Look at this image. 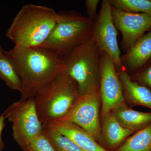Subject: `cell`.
I'll return each mask as SVG.
<instances>
[{
	"label": "cell",
	"instance_id": "52a82bcc",
	"mask_svg": "<svg viewBox=\"0 0 151 151\" xmlns=\"http://www.w3.org/2000/svg\"><path fill=\"white\" fill-rule=\"evenodd\" d=\"M100 103V89L79 96L70 111L56 122H70L76 124L86 131L100 145L101 139V126L99 119Z\"/></svg>",
	"mask_w": 151,
	"mask_h": 151
},
{
	"label": "cell",
	"instance_id": "6da1fadb",
	"mask_svg": "<svg viewBox=\"0 0 151 151\" xmlns=\"http://www.w3.org/2000/svg\"><path fill=\"white\" fill-rule=\"evenodd\" d=\"M4 53L21 80V100L35 97L63 70V57L45 47L14 46Z\"/></svg>",
	"mask_w": 151,
	"mask_h": 151
},
{
	"label": "cell",
	"instance_id": "9c48e42d",
	"mask_svg": "<svg viewBox=\"0 0 151 151\" xmlns=\"http://www.w3.org/2000/svg\"><path fill=\"white\" fill-rule=\"evenodd\" d=\"M112 58L105 52L100 58V92L102 117L125 101L123 85Z\"/></svg>",
	"mask_w": 151,
	"mask_h": 151
},
{
	"label": "cell",
	"instance_id": "8fae6325",
	"mask_svg": "<svg viewBox=\"0 0 151 151\" xmlns=\"http://www.w3.org/2000/svg\"><path fill=\"white\" fill-rule=\"evenodd\" d=\"M100 145L108 151H115L135 132L122 126L112 113L102 117Z\"/></svg>",
	"mask_w": 151,
	"mask_h": 151
},
{
	"label": "cell",
	"instance_id": "5b68a950",
	"mask_svg": "<svg viewBox=\"0 0 151 151\" xmlns=\"http://www.w3.org/2000/svg\"><path fill=\"white\" fill-rule=\"evenodd\" d=\"M58 13V19L51 33L40 47L63 57L92 36L94 22L76 12Z\"/></svg>",
	"mask_w": 151,
	"mask_h": 151
},
{
	"label": "cell",
	"instance_id": "ffe728a7",
	"mask_svg": "<svg viewBox=\"0 0 151 151\" xmlns=\"http://www.w3.org/2000/svg\"><path fill=\"white\" fill-rule=\"evenodd\" d=\"M24 151H56L48 139L43 134L32 139Z\"/></svg>",
	"mask_w": 151,
	"mask_h": 151
},
{
	"label": "cell",
	"instance_id": "9a60e30c",
	"mask_svg": "<svg viewBox=\"0 0 151 151\" xmlns=\"http://www.w3.org/2000/svg\"><path fill=\"white\" fill-rule=\"evenodd\" d=\"M118 73L123 85L125 100L132 105H141L151 109L150 90L132 81L126 71L120 70Z\"/></svg>",
	"mask_w": 151,
	"mask_h": 151
},
{
	"label": "cell",
	"instance_id": "e0dca14e",
	"mask_svg": "<svg viewBox=\"0 0 151 151\" xmlns=\"http://www.w3.org/2000/svg\"><path fill=\"white\" fill-rule=\"evenodd\" d=\"M0 78L10 89L21 93V80L13 64L4 52L0 54Z\"/></svg>",
	"mask_w": 151,
	"mask_h": 151
},
{
	"label": "cell",
	"instance_id": "ac0fdd59",
	"mask_svg": "<svg viewBox=\"0 0 151 151\" xmlns=\"http://www.w3.org/2000/svg\"><path fill=\"white\" fill-rule=\"evenodd\" d=\"M43 134L56 151H84L70 138L42 125Z\"/></svg>",
	"mask_w": 151,
	"mask_h": 151
},
{
	"label": "cell",
	"instance_id": "ba28073f",
	"mask_svg": "<svg viewBox=\"0 0 151 151\" xmlns=\"http://www.w3.org/2000/svg\"><path fill=\"white\" fill-rule=\"evenodd\" d=\"M92 37L100 52L107 53L116 67L123 66L118 45L117 32L112 16V6L109 0L102 2L101 9L94 22Z\"/></svg>",
	"mask_w": 151,
	"mask_h": 151
},
{
	"label": "cell",
	"instance_id": "7a4b0ae2",
	"mask_svg": "<svg viewBox=\"0 0 151 151\" xmlns=\"http://www.w3.org/2000/svg\"><path fill=\"white\" fill-rule=\"evenodd\" d=\"M58 19L51 8L29 4L23 6L12 22L6 36L15 46L33 47L42 45Z\"/></svg>",
	"mask_w": 151,
	"mask_h": 151
},
{
	"label": "cell",
	"instance_id": "5bb4252c",
	"mask_svg": "<svg viewBox=\"0 0 151 151\" xmlns=\"http://www.w3.org/2000/svg\"><path fill=\"white\" fill-rule=\"evenodd\" d=\"M116 120L125 128L135 132L151 123V113L135 111L122 103L111 112Z\"/></svg>",
	"mask_w": 151,
	"mask_h": 151
},
{
	"label": "cell",
	"instance_id": "7c38bea8",
	"mask_svg": "<svg viewBox=\"0 0 151 151\" xmlns=\"http://www.w3.org/2000/svg\"><path fill=\"white\" fill-rule=\"evenodd\" d=\"M43 125L70 138L84 151H108L84 129L74 123L58 122Z\"/></svg>",
	"mask_w": 151,
	"mask_h": 151
},
{
	"label": "cell",
	"instance_id": "277c9868",
	"mask_svg": "<svg viewBox=\"0 0 151 151\" xmlns=\"http://www.w3.org/2000/svg\"><path fill=\"white\" fill-rule=\"evenodd\" d=\"M78 97L76 82L63 71L35 96L36 108L42 124L56 122L64 117Z\"/></svg>",
	"mask_w": 151,
	"mask_h": 151
},
{
	"label": "cell",
	"instance_id": "d4e9b609",
	"mask_svg": "<svg viewBox=\"0 0 151 151\" xmlns=\"http://www.w3.org/2000/svg\"></svg>",
	"mask_w": 151,
	"mask_h": 151
},
{
	"label": "cell",
	"instance_id": "2e32d148",
	"mask_svg": "<svg viewBox=\"0 0 151 151\" xmlns=\"http://www.w3.org/2000/svg\"><path fill=\"white\" fill-rule=\"evenodd\" d=\"M151 123L134 133L115 151H151Z\"/></svg>",
	"mask_w": 151,
	"mask_h": 151
},
{
	"label": "cell",
	"instance_id": "7402d4cb",
	"mask_svg": "<svg viewBox=\"0 0 151 151\" xmlns=\"http://www.w3.org/2000/svg\"><path fill=\"white\" fill-rule=\"evenodd\" d=\"M139 79L151 88V65L141 73L139 76Z\"/></svg>",
	"mask_w": 151,
	"mask_h": 151
},
{
	"label": "cell",
	"instance_id": "30bf717a",
	"mask_svg": "<svg viewBox=\"0 0 151 151\" xmlns=\"http://www.w3.org/2000/svg\"><path fill=\"white\" fill-rule=\"evenodd\" d=\"M112 16L116 29L122 33L124 50L127 51L145 32L151 30V17L146 14L125 12L112 6Z\"/></svg>",
	"mask_w": 151,
	"mask_h": 151
},
{
	"label": "cell",
	"instance_id": "8992f818",
	"mask_svg": "<svg viewBox=\"0 0 151 151\" xmlns=\"http://www.w3.org/2000/svg\"><path fill=\"white\" fill-rule=\"evenodd\" d=\"M6 119L12 124V136L23 150L32 139L43 134L42 124L37 111L35 97L20 99L4 112Z\"/></svg>",
	"mask_w": 151,
	"mask_h": 151
},
{
	"label": "cell",
	"instance_id": "44dd1931",
	"mask_svg": "<svg viewBox=\"0 0 151 151\" xmlns=\"http://www.w3.org/2000/svg\"><path fill=\"white\" fill-rule=\"evenodd\" d=\"M99 0H86L85 6L88 17L93 21H95L97 17V7L99 4Z\"/></svg>",
	"mask_w": 151,
	"mask_h": 151
},
{
	"label": "cell",
	"instance_id": "d6986e66",
	"mask_svg": "<svg viewBox=\"0 0 151 151\" xmlns=\"http://www.w3.org/2000/svg\"><path fill=\"white\" fill-rule=\"evenodd\" d=\"M115 8L134 13L146 14L151 17V0H109Z\"/></svg>",
	"mask_w": 151,
	"mask_h": 151
},
{
	"label": "cell",
	"instance_id": "4fadbf2b",
	"mask_svg": "<svg viewBox=\"0 0 151 151\" xmlns=\"http://www.w3.org/2000/svg\"><path fill=\"white\" fill-rule=\"evenodd\" d=\"M151 58V30L130 47L121 57L122 65L134 70L142 66Z\"/></svg>",
	"mask_w": 151,
	"mask_h": 151
},
{
	"label": "cell",
	"instance_id": "3957f363",
	"mask_svg": "<svg viewBox=\"0 0 151 151\" xmlns=\"http://www.w3.org/2000/svg\"><path fill=\"white\" fill-rule=\"evenodd\" d=\"M101 52L92 37L63 58V71L76 82L79 96L100 89Z\"/></svg>",
	"mask_w": 151,
	"mask_h": 151
},
{
	"label": "cell",
	"instance_id": "cb8c5ba5",
	"mask_svg": "<svg viewBox=\"0 0 151 151\" xmlns=\"http://www.w3.org/2000/svg\"><path fill=\"white\" fill-rule=\"evenodd\" d=\"M5 50H4L2 47L1 45L0 44V54H1V53H3L4 52Z\"/></svg>",
	"mask_w": 151,
	"mask_h": 151
},
{
	"label": "cell",
	"instance_id": "603a6c76",
	"mask_svg": "<svg viewBox=\"0 0 151 151\" xmlns=\"http://www.w3.org/2000/svg\"><path fill=\"white\" fill-rule=\"evenodd\" d=\"M6 119L4 112L0 115V151H2L5 147L2 138V133L5 126Z\"/></svg>",
	"mask_w": 151,
	"mask_h": 151
}]
</instances>
